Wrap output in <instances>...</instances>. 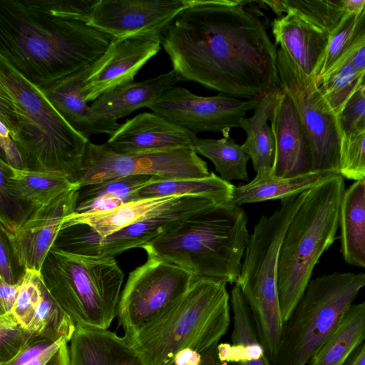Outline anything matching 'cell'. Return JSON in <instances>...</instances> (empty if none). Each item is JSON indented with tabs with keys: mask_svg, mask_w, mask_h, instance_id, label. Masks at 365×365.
I'll list each match as a JSON object with an SVG mask.
<instances>
[{
	"mask_svg": "<svg viewBox=\"0 0 365 365\" xmlns=\"http://www.w3.org/2000/svg\"><path fill=\"white\" fill-rule=\"evenodd\" d=\"M277 66L280 86L292 99L306 135L312 171L339 172V118L319 91L316 77L302 71L281 48Z\"/></svg>",
	"mask_w": 365,
	"mask_h": 365,
	"instance_id": "obj_10",
	"label": "cell"
},
{
	"mask_svg": "<svg viewBox=\"0 0 365 365\" xmlns=\"http://www.w3.org/2000/svg\"><path fill=\"white\" fill-rule=\"evenodd\" d=\"M158 178L151 175H130L98 185H88L79 189L76 202L99 197L120 200L123 203L138 199L139 191Z\"/></svg>",
	"mask_w": 365,
	"mask_h": 365,
	"instance_id": "obj_37",
	"label": "cell"
},
{
	"mask_svg": "<svg viewBox=\"0 0 365 365\" xmlns=\"http://www.w3.org/2000/svg\"><path fill=\"white\" fill-rule=\"evenodd\" d=\"M31 339V334L11 313L0 314V364L15 358Z\"/></svg>",
	"mask_w": 365,
	"mask_h": 365,
	"instance_id": "obj_40",
	"label": "cell"
},
{
	"mask_svg": "<svg viewBox=\"0 0 365 365\" xmlns=\"http://www.w3.org/2000/svg\"><path fill=\"white\" fill-rule=\"evenodd\" d=\"M76 328L74 322L53 299L43 285L42 299L27 329L32 337L51 342L61 339L70 341Z\"/></svg>",
	"mask_w": 365,
	"mask_h": 365,
	"instance_id": "obj_35",
	"label": "cell"
},
{
	"mask_svg": "<svg viewBox=\"0 0 365 365\" xmlns=\"http://www.w3.org/2000/svg\"><path fill=\"white\" fill-rule=\"evenodd\" d=\"M21 283V279L14 284L0 279V314L11 312L20 291Z\"/></svg>",
	"mask_w": 365,
	"mask_h": 365,
	"instance_id": "obj_45",
	"label": "cell"
},
{
	"mask_svg": "<svg viewBox=\"0 0 365 365\" xmlns=\"http://www.w3.org/2000/svg\"><path fill=\"white\" fill-rule=\"evenodd\" d=\"M39 275L25 271L21 279V288L11 314L26 329L31 324L43 296Z\"/></svg>",
	"mask_w": 365,
	"mask_h": 365,
	"instance_id": "obj_39",
	"label": "cell"
},
{
	"mask_svg": "<svg viewBox=\"0 0 365 365\" xmlns=\"http://www.w3.org/2000/svg\"><path fill=\"white\" fill-rule=\"evenodd\" d=\"M181 220L180 211L173 205L163 207L158 214L128 226L102 239L89 227L88 231L71 232L68 250L90 255L115 257L132 249L141 248L156 237L176 226Z\"/></svg>",
	"mask_w": 365,
	"mask_h": 365,
	"instance_id": "obj_19",
	"label": "cell"
},
{
	"mask_svg": "<svg viewBox=\"0 0 365 365\" xmlns=\"http://www.w3.org/2000/svg\"><path fill=\"white\" fill-rule=\"evenodd\" d=\"M307 191L281 200L269 216L262 215L250 235L239 278L260 343L272 362L277 354L284 322L278 292V262L284 235Z\"/></svg>",
	"mask_w": 365,
	"mask_h": 365,
	"instance_id": "obj_8",
	"label": "cell"
},
{
	"mask_svg": "<svg viewBox=\"0 0 365 365\" xmlns=\"http://www.w3.org/2000/svg\"><path fill=\"white\" fill-rule=\"evenodd\" d=\"M88 68L41 89L70 125L89 140L92 135L105 133L110 136L120 124L117 120L95 111L85 101L82 87Z\"/></svg>",
	"mask_w": 365,
	"mask_h": 365,
	"instance_id": "obj_20",
	"label": "cell"
},
{
	"mask_svg": "<svg viewBox=\"0 0 365 365\" xmlns=\"http://www.w3.org/2000/svg\"><path fill=\"white\" fill-rule=\"evenodd\" d=\"M217 345L212 346L202 354L200 365H224L218 356Z\"/></svg>",
	"mask_w": 365,
	"mask_h": 365,
	"instance_id": "obj_51",
	"label": "cell"
},
{
	"mask_svg": "<svg viewBox=\"0 0 365 365\" xmlns=\"http://www.w3.org/2000/svg\"><path fill=\"white\" fill-rule=\"evenodd\" d=\"M344 191L340 174L309 190L287 227L278 262V292L284 323L304 294L319 258L336 239Z\"/></svg>",
	"mask_w": 365,
	"mask_h": 365,
	"instance_id": "obj_6",
	"label": "cell"
},
{
	"mask_svg": "<svg viewBox=\"0 0 365 365\" xmlns=\"http://www.w3.org/2000/svg\"><path fill=\"white\" fill-rule=\"evenodd\" d=\"M233 314L232 344L217 345L218 356L224 365H273L259 341L250 309L240 287L231 290Z\"/></svg>",
	"mask_w": 365,
	"mask_h": 365,
	"instance_id": "obj_24",
	"label": "cell"
},
{
	"mask_svg": "<svg viewBox=\"0 0 365 365\" xmlns=\"http://www.w3.org/2000/svg\"><path fill=\"white\" fill-rule=\"evenodd\" d=\"M339 173L354 181L365 179V130L340 132Z\"/></svg>",
	"mask_w": 365,
	"mask_h": 365,
	"instance_id": "obj_38",
	"label": "cell"
},
{
	"mask_svg": "<svg viewBox=\"0 0 365 365\" xmlns=\"http://www.w3.org/2000/svg\"><path fill=\"white\" fill-rule=\"evenodd\" d=\"M365 341V301L352 304L337 329L307 365H344Z\"/></svg>",
	"mask_w": 365,
	"mask_h": 365,
	"instance_id": "obj_29",
	"label": "cell"
},
{
	"mask_svg": "<svg viewBox=\"0 0 365 365\" xmlns=\"http://www.w3.org/2000/svg\"><path fill=\"white\" fill-rule=\"evenodd\" d=\"M93 0H0V57L46 87L91 66L111 38L86 24Z\"/></svg>",
	"mask_w": 365,
	"mask_h": 365,
	"instance_id": "obj_2",
	"label": "cell"
},
{
	"mask_svg": "<svg viewBox=\"0 0 365 365\" xmlns=\"http://www.w3.org/2000/svg\"><path fill=\"white\" fill-rule=\"evenodd\" d=\"M248 217L234 202L199 212L144 245L148 256L174 264L197 279L235 284L250 237Z\"/></svg>",
	"mask_w": 365,
	"mask_h": 365,
	"instance_id": "obj_4",
	"label": "cell"
},
{
	"mask_svg": "<svg viewBox=\"0 0 365 365\" xmlns=\"http://www.w3.org/2000/svg\"><path fill=\"white\" fill-rule=\"evenodd\" d=\"M211 173L192 148L126 155L113 151L106 143L89 141L75 182L81 188L130 175L175 180L203 178Z\"/></svg>",
	"mask_w": 365,
	"mask_h": 365,
	"instance_id": "obj_11",
	"label": "cell"
},
{
	"mask_svg": "<svg viewBox=\"0 0 365 365\" xmlns=\"http://www.w3.org/2000/svg\"><path fill=\"white\" fill-rule=\"evenodd\" d=\"M69 349L71 365H143L126 339L108 329L77 326Z\"/></svg>",
	"mask_w": 365,
	"mask_h": 365,
	"instance_id": "obj_23",
	"label": "cell"
},
{
	"mask_svg": "<svg viewBox=\"0 0 365 365\" xmlns=\"http://www.w3.org/2000/svg\"><path fill=\"white\" fill-rule=\"evenodd\" d=\"M341 253L351 265L365 268V187L354 181L345 190L339 212Z\"/></svg>",
	"mask_w": 365,
	"mask_h": 365,
	"instance_id": "obj_28",
	"label": "cell"
},
{
	"mask_svg": "<svg viewBox=\"0 0 365 365\" xmlns=\"http://www.w3.org/2000/svg\"><path fill=\"white\" fill-rule=\"evenodd\" d=\"M358 91H360L361 92H365V78L364 79V81L361 84V86H360V88L358 89Z\"/></svg>",
	"mask_w": 365,
	"mask_h": 365,
	"instance_id": "obj_52",
	"label": "cell"
},
{
	"mask_svg": "<svg viewBox=\"0 0 365 365\" xmlns=\"http://www.w3.org/2000/svg\"><path fill=\"white\" fill-rule=\"evenodd\" d=\"M270 9L281 17L291 10L298 13L330 34L346 14L344 0L272 1Z\"/></svg>",
	"mask_w": 365,
	"mask_h": 365,
	"instance_id": "obj_36",
	"label": "cell"
},
{
	"mask_svg": "<svg viewBox=\"0 0 365 365\" xmlns=\"http://www.w3.org/2000/svg\"><path fill=\"white\" fill-rule=\"evenodd\" d=\"M0 236V279L8 284H16L23 277L16 271L14 264L15 263L19 264V263L6 235L1 231Z\"/></svg>",
	"mask_w": 365,
	"mask_h": 365,
	"instance_id": "obj_42",
	"label": "cell"
},
{
	"mask_svg": "<svg viewBox=\"0 0 365 365\" xmlns=\"http://www.w3.org/2000/svg\"><path fill=\"white\" fill-rule=\"evenodd\" d=\"M196 134L153 112H143L120 124L105 143L121 154H140L192 148Z\"/></svg>",
	"mask_w": 365,
	"mask_h": 365,
	"instance_id": "obj_17",
	"label": "cell"
},
{
	"mask_svg": "<svg viewBox=\"0 0 365 365\" xmlns=\"http://www.w3.org/2000/svg\"><path fill=\"white\" fill-rule=\"evenodd\" d=\"M79 188L71 190L36 210L20 225H1L19 266L40 276L44 260L75 212Z\"/></svg>",
	"mask_w": 365,
	"mask_h": 365,
	"instance_id": "obj_15",
	"label": "cell"
},
{
	"mask_svg": "<svg viewBox=\"0 0 365 365\" xmlns=\"http://www.w3.org/2000/svg\"><path fill=\"white\" fill-rule=\"evenodd\" d=\"M1 159L14 168L26 170L21 151L11 138L3 123H0Z\"/></svg>",
	"mask_w": 365,
	"mask_h": 365,
	"instance_id": "obj_43",
	"label": "cell"
},
{
	"mask_svg": "<svg viewBox=\"0 0 365 365\" xmlns=\"http://www.w3.org/2000/svg\"><path fill=\"white\" fill-rule=\"evenodd\" d=\"M162 36L113 39L106 51L88 68L82 94L88 103L134 81L143 66L161 48Z\"/></svg>",
	"mask_w": 365,
	"mask_h": 365,
	"instance_id": "obj_16",
	"label": "cell"
},
{
	"mask_svg": "<svg viewBox=\"0 0 365 365\" xmlns=\"http://www.w3.org/2000/svg\"><path fill=\"white\" fill-rule=\"evenodd\" d=\"M278 90V89H277ZM277 91L264 96L255 106L254 114L241 120L240 127L247 135L242 145L249 155L255 172L272 169L275 158V142L269 120Z\"/></svg>",
	"mask_w": 365,
	"mask_h": 365,
	"instance_id": "obj_30",
	"label": "cell"
},
{
	"mask_svg": "<svg viewBox=\"0 0 365 365\" xmlns=\"http://www.w3.org/2000/svg\"><path fill=\"white\" fill-rule=\"evenodd\" d=\"M339 174L335 170L311 171L292 178H280L272 169L262 170L248 183L235 187L233 200L241 206L269 200H283L309 190Z\"/></svg>",
	"mask_w": 365,
	"mask_h": 365,
	"instance_id": "obj_26",
	"label": "cell"
},
{
	"mask_svg": "<svg viewBox=\"0 0 365 365\" xmlns=\"http://www.w3.org/2000/svg\"><path fill=\"white\" fill-rule=\"evenodd\" d=\"M344 365H365V341L353 351Z\"/></svg>",
	"mask_w": 365,
	"mask_h": 365,
	"instance_id": "obj_50",
	"label": "cell"
},
{
	"mask_svg": "<svg viewBox=\"0 0 365 365\" xmlns=\"http://www.w3.org/2000/svg\"><path fill=\"white\" fill-rule=\"evenodd\" d=\"M363 180H364V187H365V179H364Z\"/></svg>",
	"mask_w": 365,
	"mask_h": 365,
	"instance_id": "obj_53",
	"label": "cell"
},
{
	"mask_svg": "<svg viewBox=\"0 0 365 365\" xmlns=\"http://www.w3.org/2000/svg\"><path fill=\"white\" fill-rule=\"evenodd\" d=\"M365 287V273L335 272L310 280L289 319L273 365H307Z\"/></svg>",
	"mask_w": 365,
	"mask_h": 365,
	"instance_id": "obj_9",
	"label": "cell"
},
{
	"mask_svg": "<svg viewBox=\"0 0 365 365\" xmlns=\"http://www.w3.org/2000/svg\"><path fill=\"white\" fill-rule=\"evenodd\" d=\"M178 197L138 198L107 211L73 212L65 217L64 229L83 225L89 227L104 239L128 226L153 217Z\"/></svg>",
	"mask_w": 365,
	"mask_h": 365,
	"instance_id": "obj_27",
	"label": "cell"
},
{
	"mask_svg": "<svg viewBox=\"0 0 365 365\" xmlns=\"http://www.w3.org/2000/svg\"><path fill=\"white\" fill-rule=\"evenodd\" d=\"M269 121L275 142L274 175L292 178L311 172L306 135L292 99L281 86L277 91Z\"/></svg>",
	"mask_w": 365,
	"mask_h": 365,
	"instance_id": "obj_18",
	"label": "cell"
},
{
	"mask_svg": "<svg viewBox=\"0 0 365 365\" xmlns=\"http://www.w3.org/2000/svg\"><path fill=\"white\" fill-rule=\"evenodd\" d=\"M195 277L174 264L148 256L132 271L121 292L118 310L125 339L160 312L179 299Z\"/></svg>",
	"mask_w": 365,
	"mask_h": 365,
	"instance_id": "obj_12",
	"label": "cell"
},
{
	"mask_svg": "<svg viewBox=\"0 0 365 365\" xmlns=\"http://www.w3.org/2000/svg\"><path fill=\"white\" fill-rule=\"evenodd\" d=\"M0 183L30 215L58 197L78 185L68 177L56 173L18 170L0 160Z\"/></svg>",
	"mask_w": 365,
	"mask_h": 365,
	"instance_id": "obj_22",
	"label": "cell"
},
{
	"mask_svg": "<svg viewBox=\"0 0 365 365\" xmlns=\"http://www.w3.org/2000/svg\"><path fill=\"white\" fill-rule=\"evenodd\" d=\"M178 81L172 69L154 78L119 86L101 95L91 106L95 111L117 120L140 108H149Z\"/></svg>",
	"mask_w": 365,
	"mask_h": 365,
	"instance_id": "obj_25",
	"label": "cell"
},
{
	"mask_svg": "<svg viewBox=\"0 0 365 365\" xmlns=\"http://www.w3.org/2000/svg\"><path fill=\"white\" fill-rule=\"evenodd\" d=\"M195 0H96L86 24L111 40L162 36Z\"/></svg>",
	"mask_w": 365,
	"mask_h": 365,
	"instance_id": "obj_14",
	"label": "cell"
},
{
	"mask_svg": "<svg viewBox=\"0 0 365 365\" xmlns=\"http://www.w3.org/2000/svg\"><path fill=\"white\" fill-rule=\"evenodd\" d=\"M65 341H68L66 339H61L56 342L53 343L40 354L30 359L23 365H45L53 356L58 347ZM69 342V341H68Z\"/></svg>",
	"mask_w": 365,
	"mask_h": 365,
	"instance_id": "obj_48",
	"label": "cell"
},
{
	"mask_svg": "<svg viewBox=\"0 0 365 365\" xmlns=\"http://www.w3.org/2000/svg\"><path fill=\"white\" fill-rule=\"evenodd\" d=\"M45 365H71L69 342L63 341Z\"/></svg>",
	"mask_w": 365,
	"mask_h": 365,
	"instance_id": "obj_49",
	"label": "cell"
},
{
	"mask_svg": "<svg viewBox=\"0 0 365 365\" xmlns=\"http://www.w3.org/2000/svg\"><path fill=\"white\" fill-rule=\"evenodd\" d=\"M247 3L195 0L175 18L161 45L180 81L248 100L280 87L277 46Z\"/></svg>",
	"mask_w": 365,
	"mask_h": 365,
	"instance_id": "obj_1",
	"label": "cell"
},
{
	"mask_svg": "<svg viewBox=\"0 0 365 365\" xmlns=\"http://www.w3.org/2000/svg\"><path fill=\"white\" fill-rule=\"evenodd\" d=\"M275 45L305 73L314 76L327 46L329 34L298 13L289 10L272 23Z\"/></svg>",
	"mask_w": 365,
	"mask_h": 365,
	"instance_id": "obj_21",
	"label": "cell"
},
{
	"mask_svg": "<svg viewBox=\"0 0 365 365\" xmlns=\"http://www.w3.org/2000/svg\"><path fill=\"white\" fill-rule=\"evenodd\" d=\"M343 61L349 62L358 71L365 73V38L336 63Z\"/></svg>",
	"mask_w": 365,
	"mask_h": 365,
	"instance_id": "obj_46",
	"label": "cell"
},
{
	"mask_svg": "<svg viewBox=\"0 0 365 365\" xmlns=\"http://www.w3.org/2000/svg\"><path fill=\"white\" fill-rule=\"evenodd\" d=\"M192 149L212 162L223 180H247V163L250 158L230 135L220 139L197 138Z\"/></svg>",
	"mask_w": 365,
	"mask_h": 365,
	"instance_id": "obj_32",
	"label": "cell"
},
{
	"mask_svg": "<svg viewBox=\"0 0 365 365\" xmlns=\"http://www.w3.org/2000/svg\"><path fill=\"white\" fill-rule=\"evenodd\" d=\"M365 73L346 61L339 62L316 78L317 85L333 112L338 116L361 86Z\"/></svg>",
	"mask_w": 365,
	"mask_h": 365,
	"instance_id": "obj_33",
	"label": "cell"
},
{
	"mask_svg": "<svg viewBox=\"0 0 365 365\" xmlns=\"http://www.w3.org/2000/svg\"><path fill=\"white\" fill-rule=\"evenodd\" d=\"M0 122L18 145L26 170L59 173L75 182L89 140L1 57Z\"/></svg>",
	"mask_w": 365,
	"mask_h": 365,
	"instance_id": "obj_3",
	"label": "cell"
},
{
	"mask_svg": "<svg viewBox=\"0 0 365 365\" xmlns=\"http://www.w3.org/2000/svg\"><path fill=\"white\" fill-rule=\"evenodd\" d=\"M230 324L227 283L195 278L179 299L126 340L143 365H173L182 349L190 348L202 354L218 344Z\"/></svg>",
	"mask_w": 365,
	"mask_h": 365,
	"instance_id": "obj_5",
	"label": "cell"
},
{
	"mask_svg": "<svg viewBox=\"0 0 365 365\" xmlns=\"http://www.w3.org/2000/svg\"><path fill=\"white\" fill-rule=\"evenodd\" d=\"M53 343L55 342L38 340L32 337L29 344L15 358L7 363L0 364V365H23L40 354Z\"/></svg>",
	"mask_w": 365,
	"mask_h": 365,
	"instance_id": "obj_44",
	"label": "cell"
},
{
	"mask_svg": "<svg viewBox=\"0 0 365 365\" xmlns=\"http://www.w3.org/2000/svg\"><path fill=\"white\" fill-rule=\"evenodd\" d=\"M235 187L212 172L203 178L157 179L141 189L138 197L195 196L212 199L220 204L233 200Z\"/></svg>",
	"mask_w": 365,
	"mask_h": 365,
	"instance_id": "obj_31",
	"label": "cell"
},
{
	"mask_svg": "<svg viewBox=\"0 0 365 365\" xmlns=\"http://www.w3.org/2000/svg\"><path fill=\"white\" fill-rule=\"evenodd\" d=\"M39 278L76 327L108 329L118 317L124 274L113 257L83 255L53 245Z\"/></svg>",
	"mask_w": 365,
	"mask_h": 365,
	"instance_id": "obj_7",
	"label": "cell"
},
{
	"mask_svg": "<svg viewBox=\"0 0 365 365\" xmlns=\"http://www.w3.org/2000/svg\"><path fill=\"white\" fill-rule=\"evenodd\" d=\"M365 38V7L359 14H346L329 34L327 46L317 66L314 76L324 75Z\"/></svg>",
	"mask_w": 365,
	"mask_h": 365,
	"instance_id": "obj_34",
	"label": "cell"
},
{
	"mask_svg": "<svg viewBox=\"0 0 365 365\" xmlns=\"http://www.w3.org/2000/svg\"><path fill=\"white\" fill-rule=\"evenodd\" d=\"M338 118L341 132L365 130V92L357 91Z\"/></svg>",
	"mask_w": 365,
	"mask_h": 365,
	"instance_id": "obj_41",
	"label": "cell"
},
{
	"mask_svg": "<svg viewBox=\"0 0 365 365\" xmlns=\"http://www.w3.org/2000/svg\"><path fill=\"white\" fill-rule=\"evenodd\" d=\"M262 98L241 101L224 93L201 96L183 87L173 86L148 108L196 135L208 131L227 136L231 128L240 127L246 113Z\"/></svg>",
	"mask_w": 365,
	"mask_h": 365,
	"instance_id": "obj_13",
	"label": "cell"
},
{
	"mask_svg": "<svg viewBox=\"0 0 365 365\" xmlns=\"http://www.w3.org/2000/svg\"><path fill=\"white\" fill-rule=\"evenodd\" d=\"M202 355L197 351L186 348L175 356L173 365H200Z\"/></svg>",
	"mask_w": 365,
	"mask_h": 365,
	"instance_id": "obj_47",
	"label": "cell"
}]
</instances>
